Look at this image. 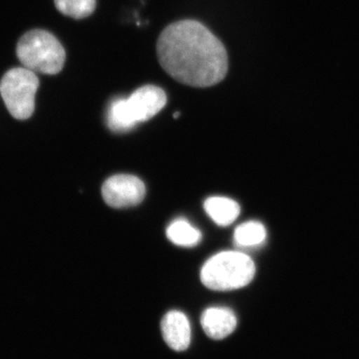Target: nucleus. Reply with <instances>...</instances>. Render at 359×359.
<instances>
[{"label":"nucleus","mask_w":359,"mask_h":359,"mask_svg":"<svg viewBox=\"0 0 359 359\" xmlns=\"http://www.w3.org/2000/svg\"><path fill=\"white\" fill-rule=\"evenodd\" d=\"M107 124L116 133L129 131L138 124L130 110L127 98H117L111 102L107 113Z\"/></svg>","instance_id":"9d476101"},{"label":"nucleus","mask_w":359,"mask_h":359,"mask_svg":"<svg viewBox=\"0 0 359 359\" xmlns=\"http://www.w3.org/2000/svg\"><path fill=\"white\" fill-rule=\"evenodd\" d=\"M205 211L217 224L229 226L238 219L240 205L236 201L226 197H212L205 200Z\"/></svg>","instance_id":"1a4fd4ad"},{"label":"nucleus","mask_w":359,"mask_h":359,"mask_svg":"<svg viewBox=\"0 0 359 359\" xmlns=\"http://www.w3.org/2000/svg\"><path fill=\"white\" fill-rule=\"evenodd\" d=\"M256 273L254 261L244 252L226 250L210 257L201 271L205 287L219 292L242 289Z\"/></svg>","instance_id":"f03ea898"},{"label":"nucleus","mask_w":359,"mask_h":359,"mask_svg":"<svg viewBox=\"0 0 359 359\" xmlns=\"http://www.w3.org/2000/svg\"><path fill=\"white\" fill-rule=\"evenodd\" d=\"M145 195V184L133 175H115L106 180L102 187L104 201L116 209L139 205Z\"/></svg>","instance_id":"39448f33"},{"label":"nucleus","mask_w":359,"mask_h":359,"mask_svg":"<svg viewBox=\"0 0 359 359\" xmlns=\"http://www.w3.org/2000/svg\"><path fill=\"white\" fill-rule=\"evenodd\" d=\"M56 8L66 16L82 20L95 11L96 0H54Z\"/></svg>","instance_id":"ddd939ff"},{"label":"nucleus","mask_w":359,"mask_h":359,"mask_svg":"<svg viewBox=\"0 0 359 359\" xmlns=\"http://www.w3.org/2000/svg\"><path fill=\"white\" fill-rule=\"evenodd\" d=\"M203 330L212 339H226L237 327V316L230 309L209 308L205 309L201 318Z\"/></svg>","instance_id":"6e6552de"},{"label":"nucleus","mask_w":359,"mask_h":359,"mask_svg":"<svg viewBox=\"0 0 359 359\" xmlns=\"http://www.w3.org/2000/svg\"><path fill=\"white\" fill-rule=\"evenodd\" d=\"M157 53L168 74L189 86H214L228 72L223 43L198 21H178L165 28L158 39Z\"/></svg>","instance_id":"f257e3e1"},{"label":"nucleus","mask_w":359,"mask_h":359,"mask_svg":"<svg viewBox=\"0 0 359 359\" xmlns=\"http://www.w3.org/2000/svg\"><path fill=\"white\" fill-rule=\"evenodd\" d=\"M39 87V77L27 68H13L4 75L0 81V94L13 118L26 120L32 117Z\"/></svg>","instance_id":"20e7f679"},{"label":"nucleus","mask_w":359,"mask_h":359,"mask_svg":"<svg viewBox=\"0 0 359 359\" xmlns=\"http://www.w3.org/2000/svg\"><path fill=\"white\" fill-rule=\"evenodd\" d=\"M127 101L135 120L140 123L148 121L165 107L167 95L160 87L146 85L137 89Z\"/></svg>","instance_id":"423d86ee"},{"label":"nucleus","mask_w":359,"mask_h":359,"mask_svg":"<svg viewBox=\"0 0 359 359\" xmlns=\"http://www.w3.org/2000/svg\"><path fill=\"white\" fill-rule=\"evenodd\" d=\"M266 238V228L263 224L256 221L240 224L233 233V241L238 248L257 247L263 244Z\"/></svg>","instance_id":"f8f14e48"},{"label":"nucleus","mask_w":359,"mask_h":359,"mask_svg":"<svg viewBox=\"0 0 359 359\" xmlns=\"http://www.w3.org/2000/svg\"><path fill=\"white\" fill-rule=\"evenodd\" d=\"M23 67L42 74L55 75L63 69L66 53L59 40L45 30L28 32L20 39L16 48Z\"/></svg>","instance_id":"7ed1b4c3"},{"label":"nucleus","mask_w":359,"mask_h":359,"mask_svg":"<svg viewBox=\"0 0 359 359\" xmlns=\"http://www.w3.org/2000/svg\"><path fill=\"white\" fill-rule=\"evenodd\" d=\"M167 237L180 247L192 248L199 244L202 233L187 219H177L168 226Z\"/></svg>","instance_id":"9b49d317"},{"label":"nucleus","mask_w":359,"mask_h":359,"mask_svg":"<svg viewBox=\"0 0 359 359\" xmlns=\"http://www.w3.org/2000/svg\"><path fill=\"white\" fill-rule=\"evenodd\" d=\"M163 337L173 351H184L191 344V325L186 314L172 311L163 318Z\"/></svg>","instance_id":"0eeeda50"}]
</instances>
